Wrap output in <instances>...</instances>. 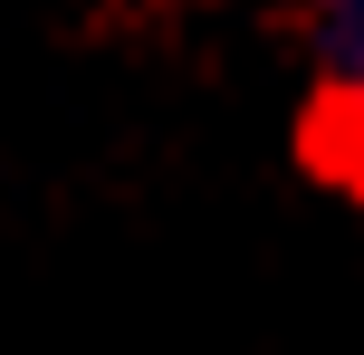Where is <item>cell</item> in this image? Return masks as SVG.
I'll return each instance as SVG.
<instances>
[{
  "label": "cell",
  "instance_id": "cell-1",
  "mask_svg": "<svg viewBox=\"0 0 364 355\" xmlns=\"http://www.w3.org/2000/svg\"><path fill=\"white\" fill-rule=\"evenodd\" d=\"M307 58L346 106H364V0H316L307 10Z\"/></svg>",
  "mask_w": 364,
  "mask_h": 355
}]
</instances>
